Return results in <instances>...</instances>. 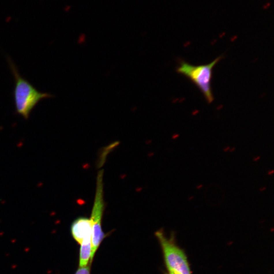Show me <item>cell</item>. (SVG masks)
<instances>
[{
  "instance_id": "cell-1",
  "label": "cell",
  "mask_w": 274,
  "mask_h": 274,
  "mask_svg": "<svg viewBox=\"0 0 274 274\" xmlns=\"http://www.w3.org/2000/svg\"><path fill=\"white\" fill-rule=\"evenodd\" d=\"M7 61L14 79L13 95L15 111L27 120L40 101L51 98L53 95L37 90L28 80L21 76L17 66L10 57H7Z\"/></svg>"
},
{
  "instance_id": "cell-2",
  "label": "cell",
  "mask_w": 274,
  "mask_h": 274,
  "mask_svg": "<svg viewBox=\"0 0 274 274\" xmlns=\"http://www.w3.org/2000/svg\"><path fill=\"white\" fill-rule=\"evenodd\" d=\"M222 57L219 56L210 63L198 65L181 60L176 69L178 74L185 76L198 87L208 103H212L214 99L211 86L213 70Z\"/></svg>"
},
{
  "instance_id": "cell-3",
  "label": "cell",
  "mask_w": 274,
  "mask_h": 274,
  "mask_svg": "<svg viewBox=\"0 0 274 274\" xmlns=\"http://www.w3.org/2000/svg\"><path fill=\"white\" fill-rule=\"evenodd\" d=\"M155 236L162 247L168 271L179 274H192L185 253L173 238H168L162 230L157 231Z\"/></svg>"
},
{
  "instance_id": "cell-4",
  "label": "cell",
  "mask_w": 274,
  "mask_h": 274,
  "mask_svg": "<svg viewBox=\"0 0 274 274\" xmlns=\"http://www.w3.org/2000/svg\"><path fill=\"white\" fill-rule=\"evenodd\" d=\"M103 170L99 172L97 178V186L95 200L89 219L91 225V246L92 253L91 264L95 253L105 238L102 228V222L104 210L103 192Z\"/></svg>"
},
{
  "instance_id": "cell-5",
  "label": "cell",
  "mask_w": 274,
  "mask_h": 274,
  "mask_svg": "<svg viewBox=\"0 0 274 274\" xmlns=\"http://www.w3.org/2000/svg\"><path fill=\"white\" fill-rule=\"evenodd\" d=\"M71 231L72 237L78 244L89 237H91V225L89 218L78 217L71 225Z\"/></svg>"
},
{
  "instance_id": "cell-6",
  "label": "cell",
  "mask_w": 274,
  "mask_h": 274,
  "mask_svg": "<svg viewBox=\"0 0 274 274\" xmlns=\"http://www.w3.org/2000/svg\"><path fill=\"white\" fill-rule=\"evenodd\" d=\"M79 253V267H85L91 264L92 253L91 237L86 238L80 244Z\"/></svg>"
},
{
  "instance_id": "cell-7",
  "label": "cell",
  "mask_w": 274,
  "mask_h": 274,
  "mask_svg": "<svg viewBox=\"0 0 274 274\" xmlns=\"http://www.w3.org/2000/svg\"><path fill=\"white\" fill-rule=\"evenodd\" d=\"M91 265L89 264L85 267H79L75 274H90Z\"/></svg>"
},
{
  "instance_id": "cell-8",
  "label": "cell",
  "mask_w": 274,
  "mask_h": 274,
  "mask_svg": "<svg viewBox=\"0 0 274 274\" xmlns=\"http://www.w3.org/2000/svg\"><path fill=\"white\" fill-rule=\"evenodd\" d=\"M270 6H271V3H268L267 4V5H265L264 6H263V9H268Z\"/></svg>"
},
{
  "instance_id": "cell-9",
  "label": "cell",
  "mask_w": 274,
  "mask_h": 274,
  "mask_svg": "<svg viewBox=\"0 0 274 274\" xmlns=\"http://www.w3.org/2000/svg\"><path fill=\"white\" fill-rule=\"evenodd\" d=\"M169 272V274H179L177 273H175V272H171V271H168Z\"/></svg>"
}]
</instances>
